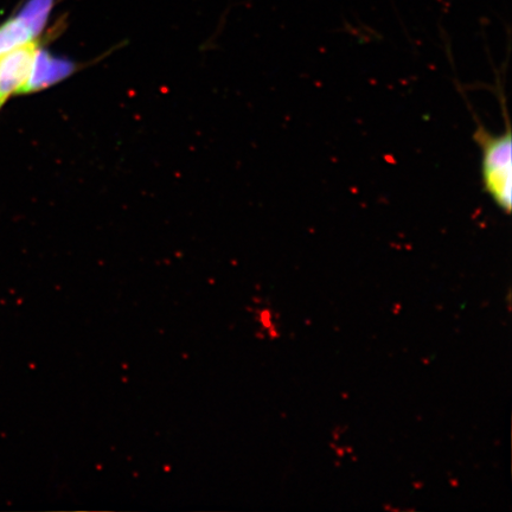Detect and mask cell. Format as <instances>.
Returning <instances> with one entry per match:
<instances>
[{
  "label": "cell",
  "instance_id": "3",
  "mask_svg": "<svg viewBox=\"0 0 512 512\" xmlns=\"http://www.w3.org/2000/svg\"><path fill=\"white\" fill-rule=\"evenodd\" d=\"M54 0H30L17 17L0 27V55L35 40L48 21Z\"/></svg>",
  "mask_w": 512,
  "mask_h": 512
},
{
  "label": "cell",
  "instance_id": "4",
  "mask_svg": "<svg viewBox=\"0 0 512 512\" xmlns=\"http://www.w3.org/2000/svg\"><path fill=\"white\" fill-rule=\"evenodd\" d=\"M72 72V66L66 61L57 60L46 51L40 50L32 68L31 76L25 93L35 92L38 89L54 85L66 78Z\"/></svg>",
  "mask_w": 512,
  "mask_h": 512
},
{
  "label": "cell",
  "instance_id": "2",
  "mask_svg": "<svg viewBox=\"0 0 512 512\" xmlns=\"http://www.w3.org/2000/svg\"><path fill=\"white\" fill-rule=\"evenodd\" d=\"M41 49L35 38L0 55V107L11 95L25 93Z\"/></svg>",
  "mask_w": 512,
  "mask_h": 512
},
{
  "label": "cell",
  "instance_id": "1",
  "mask_svg": "<svg viewBox=\"0 0 512 512\" xmlns=\"http://www.w3.org/2000/svg\"><path fill=\"white\" fill-rule=\"evenodd\" d=\"M475 140L482 150V179L486 194L510 214L512 202V139L507 120L504 133L492 134L478 125Z\"/></svg>",
  "mask_w": 512,
  "mask_h": 512
},
{
  "label": "cell",
  "instance_id": "5",
  "mask_svg": "<svg viewBox=\"0 0 512 512\" xmlns=\"http://www.w3.org/2000/svg\"><path fill=\"white\" fill-rule=\"evenodd\" d=\"M255 322L259 324L262 334L267 335L268 338L277 339L280 337L277 320H275V313L270 307H262V309L255 310Z\"/></svg>",
  "mask_w": 512,
  "mask_h": 512
}]
</instances>
